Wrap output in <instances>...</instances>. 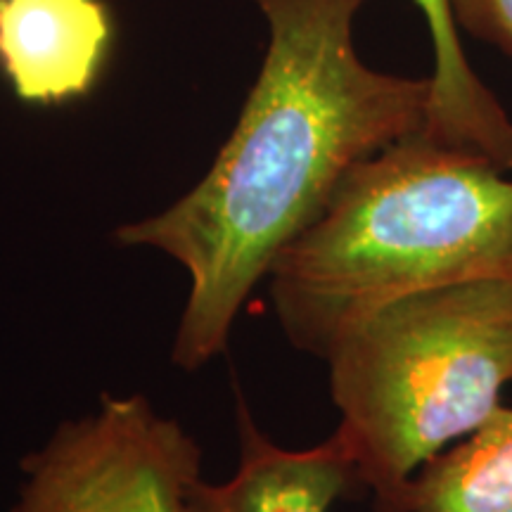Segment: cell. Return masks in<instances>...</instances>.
<instances>
[{
  "label": "cell",
  "mask_w": 512,
  "mask_h": 512,
  "mask_svg": "<svg viewBox=\"0 0 512 512\" xmlns=\"http://www.w3.org/2000/svg\"><path fill=\"white\" fill-rule=\"evenodd\" d=\"M370 0H254L268 48L238 124L200 183L169 209L121 226L190 275L174 342L183 370L226 349L249 292L320 219L358 164L420 133L430 76L370 67L356 19Z\"/></svg>",
  "instance_id": "cell-1"
},
{
  "label": "cell",
  "mask_w": 512,
  "mask_h": 512,
  "mask_svg": "<svg viewBox=\"0 0 512 512\" xmlns=\"http://www.w3.org/2000/svg\"><path fill=\"white\" fill-rule=\"evenodd\" d=\"M12 512H185L202 479V448L145 396H102L22 460Z\"/></svg>",
  "instance_id": "cell-4"
},
{
  "label": "cell",
  "mask_w": 512,
  "mask_h": 512,
  "mask_svg": "<svg viewBox=\"0 0 512 512\" xmlns=\"http://www.w3.org/2000/svg\"><path fill=\"white\" fill-rule=\"evenodd\" d=\"M373 512H403V510L392 501V498L373 496Z\"/></svg>",
  "instance_id": "cell-10"
},
{
  "label": "cell",
  "mask_w": 512,
  "mask_h": 512,
  "mask_svg": "<svg viewBox=\"0 0 512 512\" xmlns=\"http://www.w3.org/2000/svg\"><path fill=\"white\" fill-rule=\"evenodd\" d=\"M448 10L460 36L512 57V0H448Z\"/></svg>",
  "instance_id": "cell-9"
},
{
  "label": "cell",
  "mask_w": 512,
  "mask_h": 512,
  "mask_svg": "<svg viewBox=\"0 0 512 512\" xmlns=\"http://www.w3.org/2000/svg\"><path fill=\"white\" fill-rule=\"evenodd\" d=\"M268 275L290 344L325 361L382 306L512 278V174L413 133L358 164Z\"/></svg>",
  "instance_id": "cell-2"
},
{
  "label": "cell",
  "mask_w": 512,
  "mask_h": 512,
  "mask_svg": "<svg viewBox=\"0 0 512 512\" xmlns=\"http://www.w3.org/2000/svg\"><path fill=\"white\" fill-rule=\"evenodd\" d=\"M240 465L223 484L200 479L192 486L185 512H330L342 498L368 491L344 434L309 448L273 444L254 425L238 394Z\"/></svg>",
  "instance_id": "cell-6"
},
{
  "label": "cell",
  "mask_w": 512,
  "mask_h": 512,
  "mask_svg": "<svg viewBox=\"0 0 512 512\" xmlns=\"http://www.w3.org/2000/svg\"><path fill=\"white\" fill-rule=\"evenodd\" d=\"M337 430L373 496L475 432L512 384V278L434 287L382 306L325 356Z\"/></svg>",
  "instance_id": "cell-3"
},
{
  "label": "cell",
  "mask_w": 512,
  "mask_h": 512,
  "mask_svg": "<svg viewBox=\"0 0 512 512\" xmlns=\"http://www.w3.org/2000/svg\"><path fill=\"white\" fill-rule=\"evenodd\" d=\"M384 498L403 512H512V406L501 403Z\"/></svg>",
  "instance_id": "cell-8"
},
{
  "label": "cell",
  "mask_w": 512,
  "mask_h": 512,
  "mask_svg": "<svg viewBox=\"0 0 512 512\" xmlns=\"http://www.w3.org/2000/svg\"><path fill=\"white\" fill-rule=\"evenodd\" d=\"M432 46V95L422 136L489 159L512 174V117L472 67L448 0H413Z\"/></svg>",
  "instance_id": "cell-7"
},
{
  "label": "cell",
  "mask_w": 512,
  "mask_h": 512,
  "mask_svg": "<svg viewBox=\"0 0 512 512\" xmlns=\"http://www.w3.org/2000/svg\"><path fill=\"white\" fill-rule=\"evenodd\" d=\"M112 41L105 0H0V72L29 105L91 93Z\"/></svg>",
  "instance_id": "cell-5"
}]
</instances>
